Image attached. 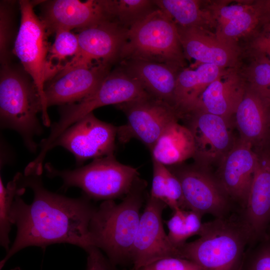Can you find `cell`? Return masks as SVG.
<instances>
[{"instance_id": "3957f363", "label": "cell", "mask_w": 270, "mask_h": 270, "mask_svg": "<svg viewBox=\"0 0 270 270\" xmlns=\"http://www.w3.org/2000/svg\"><path fill=\"white\" fill-rule=\"evenodd\" d=\"M197 240L178 248L180 258L203 270H240L250 232L240 211L202 223Z\"/></svg>"}, {"instance_id": "9c48e42d", "label": "cell", "mask_w": 270, "mask_h": 270, "mask_svg": "<svg viewBox=\"0 0 270 270\" xmlns=\"http://www.w3.org/2000/svg\"><path fill=\"white\" fill-rule=\"evenodd\" d=\"M116 106L128 120L126 124L118 127L119 140L126 143L136 138L150 152L168 126L180 116L174 107L151 96Z\"/></svg>"}, {"instance_id": "8fae6325", "label": "cell", "mask_w": 270, "mask_h": 270, "mask_svg": "<svg viewBox=\"0 0 270 270\" xmlns=\"http://www.w3.org/2000/svg\"><path fill=\"white\" fill-rule=\"evenodd\" d=\"M168 206L148 194L130 254V270L168 257L180 258L170 240L163 226L162 214Z\"/></svg>"}, {"instance_id": "9a60e30c", "label": "cell", "mask_w": 270, "mask_h": 270, "mask_svg": "<svg viewBox=\"0 0 270 270\" xmlns=\"http://www.w3.org/2000/svg\"><path fill=\"white\" fill-rule=\"evenodd\" d=\"M194 140V158L202 166L220 162L234 143L230 130V122L212 114L194 110L185 114Z\"/></svg>"}, {"instance_id": "4316f807", "label": "cell", "mask_w": 270, "mask_h": 270, "mask_svg": "<svg viewBox=\"0 0 270 270\" xmlns=\"http://www.w3.org/2000/svg\"><path fill=\"white\" fill-rule=\"evenodd\" d=\"M109 18L128 30L158 8L154 0H104Z\"/></svg>"}, {"instance_id": "83f0119b", "label": "cell", "mask_w": 270, "mask_h": 270, "mask_svg": "<svg viewBox=\"0 0 270 270\" xmlns=\"http://www.w3.org/2000/svg\"><path fill=\"white\" fill-rule=\"evenodd\" d=\"M26 188L19 182L18 174L5 186L0 177V244L8 252L10 249L9 234L12 225L10 214L13 202L18 194L22 195Z\"/></svg>"}, {"instance_id": "7a4b0ae2", "label": "cell", "mask_w": 270, "mask_h": 270, "mask_svg": "<svg viewBox=\"0 0 270 270\" xmlns=\"http://www.w3.org/2000/svg\"><path fill=\"white\" fill-rule=\"evenodd\" d=\"M147 182L138 177L122 202L103 201L90 222V246L103 251L115 266L130 264V254L138 230L140 210L146 199Z\"/></svg>"}, {"instance_id": "cb8c5ba5", "label": "cell", "mask_w": 270, "mask_h": 270, "mask_svg": "<svg viewBox=\"0 0 270 270\" xmlns=\"http://www.w3.org/2000/svg\"><path fill=\"white\" fill-rule=\"evenodd\" d=\"M221 68L214 64H202L195 70L184 69L179 72L174 108L180 116L192 109L206 88L222 74Z\"/></svg>"}, {"instance_id": "8d00e7d4", "label": "cell", "mask_w": 270, "mask_h": 270, "mask_svg": "<svg viewBox=\"0 0 270 270\" xmlns=\"http://www.w3.org/2000/svg\"><path fill=\"white\" fill-rule=\"evenodd\" d=\"M264 26L262 33L254 42V47L257 50H270V23Z\"/></svg>"}, {"instance_id": "44dd1931", "label": "cell", "mask_w": 270, "mask_h": 270, "mask_svg": "<svg viewBox=\"0 0 270 270\" xmlns=\"http://www.w3.org/2000/svg\"><path fill=\"white\" fill-rule=\"evenodd\" d=\"M270 103L252 88L246 89L234 114L240 140L252 146L266 140L270 127Z\"/></svg>"}, {"instance_id": "52a82bcc", "label": "cell", "mask_w": 270, "mask_h": 270, "mask_svg": "<svg viewBox=\"0 0 270 270\" xmlns=\"http://www.w3.org/2000/svg\"><path fill=\"white\" fill-rule=\"evenodd\" d=\"M150 96L134 78L120 66L110 72L92 94L72 104L61 106L58 122L51 126L50 132L39 146L46 156L55 140L70 126L101 106L120 104Z\"/></svg>"}, {"instance_id": "d4e9b609", "label": "cell", "mask_w": 270, "mask_h": 270, "mask_svg": "<svg viewBox=\"0 0 270 270\" xmlns=\"http://www.w3.org/2000/svg\"><path fill=\"white\" fill-rule=\"evenodd\" d=\"M194 152L190 130L178 121L168 126L150 150L152 159L166 166L181 164L193 158Z\"/></svg>"}, {"instance_id": "30bf717a", "label": "cell", "mask_w": 270, "mask_h": 270, "mask_svg": "<svg viewBox=\"0 0 270 270\" xmlns=\"http://www.w3.org/2000/svg\"><path fill=\"white\" fill-rule=\"evenodd\" d=\"M166 167L180 182L184 210L194 211L202 216L210 214L216 218L226 216L236 212L233 211V201L216 178L198 167Z\"/></svg>"}, {"instance_id": "f35d334b", "label": "cell", "mask_w": 270, "mask_h": 270, "mask_svg": "<svg viewBox=\"0 0 270 270\" xmlns=\"http://www.w3.org/2000/svg\"><path fill=\"white\" fill-rule=\"evenodd\" d=\"M13 270H20L19 268L14 269Z\"/></svg>"}, {"instance_id": "f546056e", "label": "cell", "mask_w": 270, "mask_h": 270, "mask_svg": "<svg viewBox=\"0 0 270 270\" xmlns=\"http://www.w3.org/2000/svg\"><path fill=\"white\" fill-rule=\"evenodd\" d=\"M10 2H2L0 6V60L2 65L8 64L9 44L12 35V14Z\"/></svg>"}, {"instance_id": "7402d4cb", "label": "cell", "mask_w": 270, "mask_h": 270, "mask_svg": "<svg viewBox=\"0 0 270 270\" xmlns=\"http://www.w3.org/2000/svg\"><path fill=\"white\" fill-rule=\"evenodd\" d=\"M246 90L237 76L224 78L222 74L206 88L189 112H204L220 116L230 122Z\"/></svg>"}, {"instance_id": "f1b7e54d", "label": "cell", "mask_w": 270, "mask_h": 270, "mask_svg": "<svg viewBox=\"0 0 270 270\" xmlns=\"http://www.w3.org/2000/svg\"><path fill=\"white\" fill-rule=\"evenodd\" d=\"M55 35L54 42L50 48L48 60L52 69L56 74L52 68V62H58L57 66L60 70L62 66L60 62L68 57L74 56L78 52L79 45L77 35L70 30H60Z\"/></svg>"}, {"instance_id": "6da1fadb", "label": "cell", "mask_w": 270, "mask_h": 270, "mask_svg": "<svg viewBox=\"0 0 270 270\" xmlns=\"http://www.w3.org/2000/svg\"><path fill=\"white\" fill-rule=\"evenodd\" d=\"M41 175H22L19 182L33 192L34 199L26 204L16 196L10 219L17 228L14 242L0 261L2 269L13 255L30 246L45 248L48 245L67 243L84 250L90 246L88 226L97 207L86 195L70 198L48 190Z\"/></svg>"}, {"instance_id": "5b68a950", "label": "cell", "mask_w": 270, "mask_h": 270, "mask_svg": "<svg viewBox=\"0 0 270 270\" xmlns=\"http://www.w3.org/2000/svg\"><path fill=\"white\" fill-rule=\"evenodd\" d=\"M184 55L176 24L158 8L128 30L120 62L138 59L180 69L184 64Z\"/></svg>"}, {"instance_id": "277c9868", "label": "cell", "mask_w": 270, "mask_h": 270, "mask_svg": "<svg viewBox=\"0 0 270 270\" xmlns=\"http://www.w3.org/2000/svg\"><path fill=\"white\" fill-rule=\"evenodd\" d=\"M42 106L37 88L23 69L9 64L2 65L0 72V126L17 132L26 147L36 152V136L43 129L37 114Z\"/></svg>"}, {"instance_id": "ac0fdd59", "label": "cell", "mask_w": 270, "mask_h": 270, "mask_svg": "<svg viewBox=\"0 0 270 270\" xmlns=\"http://www.w3.org/2000/svg\"><path fill=\"white\" fill-rule=\"evenodd\" d=\"M240 214L250 232L252 244L270 222V154H258L246 204Z\"/></svg>"}, {"instance_id": "74e56055", "label": "cell", "mask_w": 270, "mask_h": 270, "mask_svg": "<svg viewBox=\"0 0 270 270\" xmlns=\"http://www.w3.org/2000/svg\"><path fill=\"white\" fill-rule=\"evenodd\" d=\"M262 8V18L266 19L270 23V0L260 2Z\"/></svg>"}, {"instance_id": "5bb4252c", "label": "cell", "mask_w": 270, "mask_h": 270, "mask_svg": "<svg viewBox=\"0 0 270 270\" xmlns=\"http://www.w3.org/2000/svg\"><path fill=\"white\" fill-rule=\"evenodd\" d=\"M110 66L98 63L60 70L44 86L46 108L72 104L87 98L96 90L110 72Z\"/></svg>"}, {"instance_id": "4fadbf2b", "label": "cell", "mask_w": 270, "mask_h": 270, "mask_svg": "<svg viewBox=\"0 0 270 270\" xmlns=\"http://www.w3.org/2000/svg\"><path fill=\"white\" fill-rule=\"evenodd\" d=\"M128 30L112 20L79 30L78 52L61 70L90 66L96 64L94 62L111 65L120 61Z\"/></svg>"}, {"instance_id": "603a6c76", "label": "cell", "mask_w": 270, "mask_h": 270, "mask_svg": "<svg viewBox=\"0 0 270 270\" xmlns=\"http://www.w3.org/2000/svg\"><path fill=\"white\" fill-rule=\"evenodd\" d=\"M212 16L217 20L222 40H231L252 32L262 18L260 2L256 6L236 2L224 4L214 8Z\"/></svg>"}, {"instance_id": "e575fe53", "label": "cell", "mask_w": 270, "mask_h": 270, "mask_svg": "<svg viewBox=\"0 0 270 270\" xmlns=\"http://www.w3.org/2000/svg\"><path fill=\"white\" fill-rule=\"evenodd\" d=\"M153 175L150 196L160 200L166 204V172L167 168L152 160Z\"/></svg>"}, {"instance_id": "2e32d148", "label": "cell", "mask_w": 270, "mask_h": 270, "mask_svg": "<svg viewBox=\"0 0 270 270\" xmlns=\"http://www.w3.org/2000/svg\"><path fill=\"white\" fill-rule=\"evenodd\" d=\"M39 18L48 34L60 30H81L110 20L104 0L42 1Z\"/></svg>"}, {"instance_id": "d6986e66", "label": "cell", "mask_w": 270, "mask_h": 270, "mask_svg": "<svg viewBox=\"0 0 270 270\" xmlns=\"http://www.w3.org/2000/svg\"><path fill=\"white\" fill-rule=\"evenodd\" d=\"M178 29L184 54L188 57L202 64H214L220 68L234 62V48L216 34L200 27L178 26Z\"/></svg>"}, {"instance_id": "484cf974", "label": "cell", "mask_w": 270, "mask_h": 270, "mask_svg": "<svg viewBox=\"0 0 270 270\" xmlns=\"http://www.w3.org/2000/svg\"><path fill=\"white\" fill-rule=\"evenodd\" d=\"M156 6L166 13L178 26L204 28L206 21L212 22V16L200 8L195 0H154Z\"/></svg>"}, {"instance_id": "4dcf8cb0", "label": "cell", "mask_w": 270, "mask_h": 270, "mask_svg": "<svg viewBox=\"0 0 270 270\" xmlns=\"http://www.w3.org/2000/svg\"><path fill=\"white\" fill-rule=\"evenodd\" d=\"M166 223L168 229V238L172 245L178 248L190 238L186 224L185 210L178 208Z\"/></svg>"}, {"instance_id": "d590c367", "label": "cell", "mask_w": 270, "mask_h": 270, "mask_svg": "<svg viewBox=\"0 0 270 270\" xmlns=\"http://www.w3.org/2000/svg\"><path fill=\"white\" fill-rule=\"evenodd\" d=\"M85 250L88 254L86 270H118L98 248L90 246Z\"/></svg>"}, {"instance_id": "7c38bea8", "label": "cell", "mask_w": 270, "mask_h": 270, "mask_svg": "<svg viewBox=\"0 0 270 270\" xmlns=\"http://www.w3.org/2000/svg\"><path fill=\"white\" fill-rule=\"evenodd\" d=\"M118 127L100 120L92 112L70 126L55 140L50 150L61 146L72 152L78 165L90 158L114 154Z\"/></svg>"}, {"instance_id": "ba28073f", "label": "cell", "mask_w": 270, "mask_h": 270, "mask_svg": "<svg viewBox=\"0 0 270 270\" xmlns=\"http://www.w3.org/2000/svg\"><path fill=\"white\" fill-rule=\"evenodd\" d=\"M36 3L28 0L19 1L20 22L13 52L37 88L42 103L43 124L48 126L50 121L44 102V88L46 82L56 74L48 60L50 48L48 40V34L34 11Z\"/></svg>"}, {"instance_id": "1f68e13d", "label": "cell", "mask_w": 270, "mask_h": 270, "mask_svg": "<svg viewBox=\"0 0 270 270\" xmlns=\"http://www.w3.org/2000/svg\"><path fill=\"white\" fill-rule=\"evenodd\" d=\"M250 86L270 103V62L260 60L252 71Z\"/></svg>"}, {"instance_id": "e0dca14e", "label": "cell", "mask_w": 270, "mask_h": 270, "mask_svg": "<svg viewBox=\"0 0 270 270\" xmlns=\"http://www.w3.org/2000/svg\"><path fill=\"white\" fill-rule=\"evenodd\" d=\"M252 146L241 140L234 143L220 161L216 177L222 188L240 210L246 205L258 154Z\"/></svg>"}, {"instance_id": "836d02e7", "label": "cell", "mask_w": 270, "mask_h": 270, "mask_svg": "<svg viewBox=\"0 0 270 270\" xmlns=\"http://www.w3.org/2000/svg\"><path fill=\"white\" fill-rule=\"evenodd\" d=\"M240 270H270V246L246 251Z\"/></svg>"}, {"instance_id": "8992f818", "label": "cell", "mask_w": 270, "mask_h": 270, "mask_svg": "<svg viewBox=\"0 0 270 270\" xmlns=\"http://www.w3.org/2000/svg\"><path fill=\"white\" fill-rule=\"evenodd\" d=\"M47 176L58 177L62 188H81L84 195L96 200H114L126 196L139 177L137 168L118 162L114 154L94 158L89 164L73 170H59L45 164Z\"/></svg>"}, {"instance_id": "d6a6232c", "label": "cell", "mask_w": 270, "mask_h": 270, "mask_svg": "<svg viewBox=\"0 0 270 270\" xmlns=\"http://www.w3.org/2000/svg\"><path fill=\"white\" fill-rule=\"evenodd\" d=\"M137 270H203L194 262L182 258L168 257L160 259Z\"/></svg>"}, {"instance_id": "ffe728a7", "label": "cell", "mask_w": 270, "mask_h": 270, "mask_svg": "<svg viewBox=\"0 0 270 270\" xmlns=\"http://www.w3.org/2000/svg\"><path fill=\"white\" fill-rule=\"evenodd\" d=\"M120 66L136 80L152 97L174 107L176 78L180 68L158 62L138 59L122 60Z\"/></svg>"}]
</instances>
